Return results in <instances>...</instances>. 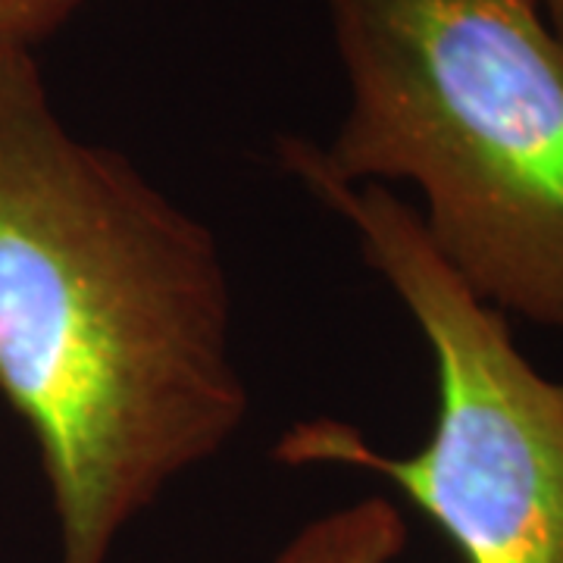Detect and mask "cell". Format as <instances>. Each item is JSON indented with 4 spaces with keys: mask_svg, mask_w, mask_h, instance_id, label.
I'll use <instances>...</instances> for the list:
<instances>
[{
    "mask_svg": "<svg viewBox=\"0 0 563 563\" xmlns=\"http://www.w3.org/2000/svg\"><path fill=\"white\" fill-rule=\"evenodd\" d=\"M548 25L554 29V35L563 41V0H536Z\"/></svg>",
    "mask_w": 563,
    "mask_h": 563,
    "instance_id": "6",
    "label": "cell"
},
{
    "mask_svg": "<svg viewBox=\"0 0 563 563\" xmlns=\"http://www.w3.org/2000/svg\"><path fill=\"white\" fill-rule=\"evenodd\" d=\"M88 0H0V57L35 54L41 41L57 35Z\"/></svg>",
    "mask_w": 563,
    "mask_h": 563,
    "instance_id": "5",
    "label": "cell"
},
{
    "mask_svg": "<svg viewBox=\"0 0 563 563\" xmlns=\"http://www.w3.org/2000/svg\"><path fill=\"white\" fill-rule=\"evenodd\" d=\"M0 398L38 448L60 563H110L251 407L213 232L73 135L25 51L0 57Z\"/></svg>",
    "mask_w": 563,
    "mask_h": 563,
    "instance_id": "1",
    "label": "cell"
},
{
    "mask_svg": "<svg viewBox=\"0 0 563 563\" xmlns=\"http://www.w3.org/2000/svg\"><path fill=\"white\" fill-rule=\"evenodd\" d=\"M347 85L329 144L282 166L407 181L426 239L479 298L563 332V41L536 0H322Z\"/></svg>",
    "mask_w": 563,
    "mask_h": 563,
    "instance_id": "2",
    "label": "cell"
},
{
    "mask_svg": "<svg viewBox=\"0 0 563 563\" xmlns=\"http://www.w3.org/2000/svg\"><path fill=\"white\" fill-rule=\"evenodd\" d=\"M285 173L329 207L363 263L417 322L435 363V422L422 448L388 454L357 426L298 422L273 457L383 476L444 532L463 563H563V379L514 342L501 310L479 301L439 257L413 203L385 185Z\"/></svg>",
    "mask_w": 563,
    "mask_h": 563,
    "instance_id": "3",
    "label": "cell"
},
{
    "mask_svg": "<svg viewBox=\"0 0 563 563\" xmlns=\"http://www.w3.org/2000/svg\"><path fill=\"white\" fill-rule=\"evenodd\" d=\"M407 523L388 498L369 495L303 523L266 563H398Z\"/></svg>",
    "mask_w": 563,
    "mask_h": 563,
    "instance_id": "4",
    "label": "cell"
}]
</instances>
